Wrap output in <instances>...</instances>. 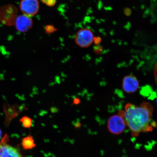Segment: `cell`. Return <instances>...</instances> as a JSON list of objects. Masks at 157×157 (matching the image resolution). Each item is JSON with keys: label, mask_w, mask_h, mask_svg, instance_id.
Masks as SVG:
<instances>
[{"label": "cell", "mask_w": 157, "mask_h": 157, "mask_svg": "<svg viewBox=\"0 0 157 157\" xmlns=\"http://www.w3.org/2000/svg\"><path fill=\"white\" fill-rule=\"evenodd\" d=\"M153 112L151 104L143 102L139 106L128 103L125 106V111H120L118 113L124 119L132 136L136 137L141 132L153 130V126L156 125L152 121Z\"/></svg>", "instance_id": "1"}, {"label": "cell", "mask_w": 157, "mask_h": 157, "mask_svg": "<svg viewBox=\"0 0 157 157\" xmlns=\"http://www.w3.org/2000/svg\"><path fill=\"white\" fill-rule=\"evenodd\" d=\"M17 13L18 10L15 6L11 4L4 6L0 9V21L7 26H12L15 25Z\"/></svg>", "instance_id": "2"}, {"label": "cell", "mask_w": 157, "mask_h": 157, "mask_svg": "<svg viewBox=\"0 0 157 157\" xmlns=\"http://www.w3.org/2000/svg\"><path fill=\"white\" fill-rule=\"evenodd\" d=\"M126 125L123 117L118 113L117 115H114L109 118L108 121L107 128L110 132L118 135L124 131Z\"/></svg>", "instance_id": "3"}, {"label": "cell", "mask_w": 157, "mask_h": 157, "mask_svg": "<svg viewBox=\"0 0 157 157\" xmlns=\"http://www.w3.org/2000/svg\"><path fill=\"white\" fill-rule=\"evenodd\" d=\"M94 39L93 32L87 28L80 29L76 33L75 37L76 44L82 48L90 46L93 43Z\"/></svg>", "instance_id": "4"}, {"label": "cell", "mask_w": 157, "mask_h": 157, "mask_svg": "<svg viewBox=\"0 0 157 157\" xmlns=\"http://www.w3.org/2000/svg\"><path fill=\"white\" fill-rule=\"evenodd\" d=\"M9 140L5 134L0 142V157H24L18 149L7 144Z\"/></svg>", "instance_id": "5"}, {"label": "cell", "mask_w": 157, "mask_h": 157, "mask_svg": "<svg viewBox=\"0 0 157 157\" xmlns=\"http://www.w3.org/2000/svg\"><path fill=\"white\" fill-rule=\"evenodd\" d=\"M19 7L23 15L33 16L38 13L39 2L38 0H21Z\"/></svg>", "instance_id": "6"}, {"label": "cell", "mask_w": 157, "mask_h": 157, "mask_svg": "<svg viewBox=\"0 0 157 157\" xmlns=\"http://www.w3.org/2000/svg\"><path fill=\"white\" fill-rule=\"evenodd\" d=\"M3 108L6 116L5 124L6 127L8 126L12 120L18 116L21 111L26 109L24 106L16 105H10L7 104L4 105Z\"/></svg>", "instance_id": "7"}, {"label": "cell", "mask_w": 157, "mask_h": 157, "mask_svg": "<svg viewBox=\"0 0 157 157\" xmlns=\"http://www.w3.org/2000/svg\"><path fill=\"white\" fill-rule=\"evenodd\" d=\"M139 86L138 80L135 76L129 75L123 78V89L125 93L128 94L134 93L138 89Z\"/></svg>", "instance_id": "8"}, {"label": "cell", "mask_w": 157, "mask_h": 157, "mask_svg": "<svg viewBox=\"0 0 157 157\" xmlns=\"http://www.w3.org/2000/svg\"><path fill=\"white\" fill-rule=\"evenodd\" d=\"M14 25L19 32L25 33L32 27L33 22L29 17L25 15H20L17 17Z\"/></svg>", "instance_id": "9"}, {"label": "cell", "mask_w": 157, "mask_h": 157, "mask_svg": "<svg viewBox=\"0 0 157 157\" xmlns=\"http://www.w3.org/2000/svg\"><path fill=\"white\" fill-rule=\"evenodd\" d=\"M21 144L25 150H32L36 146L33 136L30 135L23 139Z\"/></svg>", "instance_id": "10"}, {"label": "cell", "mask_w": 157, "mask_h": 157, "mask_svg": "<svg viewBox=\"0 0 157 157\" xmlns=\"http://www.w3.org/2000/svg\"><path fill=\"white\" fill-rule=\"evenodd\" d=\"M20 121L25 128H30L32 126L33 121L32 119L30 117L27 116L23 117L20 120Z\"/></svg>", "instance_id": "11"}, {"label": "cell", "mask_w": 157, "mask_h": 157, "mask_svg": "<svg viewBox=\"0 0 157 157\" xmlns=\"http://www.w3.org/2000/svg\"><path fill=\"white\" fill-rule=\"evenodd\" d=\"M41 1L48 6H54L56 1V0H41Z\"/></svg>", "instance_id": "12"}, {"label": "cell", "mask_w": 157, "mask_h": 157, "mask_svg": "<svg viewBox=\"0 0 157 157\" xmlns=\"http://www.w3.org/2000/svg\"><path fill=\"white\" fill-rule=\"evenodd\" d=\"M81 103V100L79 98H74L73 101V104L74 105H78Z\"/></svg>", "instance_id": "13"}, {"label": "cell", "mask_w": 157, "mask_h": 157, "mask_svg": "<svg viewBox=\"0 0 157 157\" xmlns=\"http://www.w3.org/2000/svg\"><path fill=\"white\" fill-rule=\"evenodd\" d=\"M124 14L127 16H129L131 14V10L129 8H125L124 10Z\"/></svg>", "instance_id": "14"}, {"label": "cell", "mask_w": 157, "mask_h": 157, "mask_svg": "<svg viewBox=\"0 0 157 157\" xmlns=\"http://www.w3.org/2000/svg\"><path fill=\"white\" fill-rule=\"evenodd\" d=\"M154 76L156 84H157V63L155 66L154 68Z\"/></svg>", "instance_id": "15"}, {"label": "cell", "mask_w": 157, "mask_h": 157, "mask_svg": "<svg viewBox=\"0 0 157 157\" xmlns=\"http://www.w3.org/2000/svg\"><path fill=\"white\" fill-rule=\"evenodd\" d=\"M82 124L80 122H77L75 123L74 127L76 129H78L82 127Z\"/></svg>", "instance_id": "16"}, {"label": "cell", "mask_w": 157, "mask_h": 157, "mask_svg": "<svg viewBox=\"0 0 157 157\" xmlns=\"http://www.w3.org/2000/svg\"><path fill=\"white\" fill-rule=\"evenodd\" d=\"M50 111L52 113H56L58 112L59 109L58 108L52 107L50 109Z\"/></svg>", "instance_id": "17"}, {"label": "cell", "mask_w": 157, "mask_h": 157, "mask_svg": "<svg viewBox=\"0 0 157 157\" xmlns=\"http://www.w3.org/2000/svg\"><path fill=\"white\" fill-rule=\"evenodd\" d=\"M94 40L95 44H99L101 42V38H99V37H97V38H94Z\"/></svg>", "instance_id": "18"}, {"label": "cell", "mask_w": 157, "mask_h": 157, "mask_svg": "<svg viewBox=\"0 0 157 157\" xmlns=\"http://www.w3.org/2000/svg\"><path fill=\"white\" fill-rule=\"evenodd\" d=\"M2 136V132L1 129H0V139H1Z\"/></svg>", "instance_id": "19"}, {"label": "cell", "mask_w": 157, "mask_h": 157, "mask_svg": "<svg viewBox=\"0 0 157 157\" xmlns=\"http://www.w3.org/2000/svg\"></svg>", "instance_id": "20"}]
</instances>
